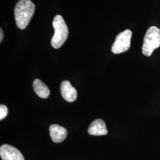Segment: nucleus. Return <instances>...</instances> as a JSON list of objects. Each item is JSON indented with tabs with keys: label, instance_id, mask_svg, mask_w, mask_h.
<instances>
[{
	"label": "nucleus",
	"instance_id": "nucleus-3",
	"mask_svg": "<svg viewBox=\"0 0 160 160\" xmlns=\"http://www.w3.org/2000/svg\"><path fill=\"white\" fill-rule=\"evenodd\" d=\"M160 46V29L152 26L145 35L142 48V53L146 57H150L154 50Z\"/></svg>",
	"mask_w": 160,
	"mask_h": 160
},
{
	"label": "nucleus",
	"instance_id": "nucleus-2",
	"mask_svg": "<svg viewBox=\"0 0 160 160\" xmlns=\"http://www.w3.org/2000/svg\"><path fill=\"white\" fill-rule=\"evenodd\" d=\"M52 24L55 33L52 38L51 43L53 48L58 49L62 46L67 39L68 29L63 17L60 15H57L54 17Z\"/></svg>",
	"mask_w": 160,
	"mask_h": 160
},
{
	"label": "nucleus",
	"instance_id": "nucleus-7",
	"mask_svg": "<svg viewBox=\"0 0 160 160\" xmlns=\"http://www.w3.org/2000/svg\"><path fill=\"white\" fill-rule=\"evenodd\" d=\"M49 132L52 140L55 143L63 142L67 136V131L65 128L56 124L52 125L49 127Z\"/></svg>",
	"mask_w": 160,
	"mask_h": 160
},
{
	"label": "nucleus",
	"instance_id": "nucleus-11",
	"mask_svg": "<svg viewBox=\"0 0 160 160\" xmlns=\"http://www.w3.org/2000/svg\"><path fill=\"white\" fill-rule=\"evenodd\" d=\"M0 42H1L2 40L3 39V32L2 29H0Z\"/></svg>",
	"mask_w": 160,
	"mask_h": 160
},
{
	"label": "nucleus",
	"instance_id": "nucleus-8",
	"mask_svg": "<svg viewBox=\"0 0 160 160\" xmlns=\"http://www.w3.org/2000/svg\"><path fill=\"white\" fill-rule=\"evenodd\" d=\"M88 132L90 135L94 136L106 135L108 133L105 122L100 119L92 122L88 128Z\"/></svg>",
	"mask_w": 160,
	"mask_h": 160
},
{
	"label": "nucleus",
	"instance_id": "nucleus-4",
	"mask_svg": "<svg viewBox=\"0 0 160 160\" xmlns=\"http://www.w3.org/2000/svg\"><path fill=\"white\" fill-rule=\"evenodd\" d=\"M132 33L130 30H126L118 34L112 46V51L114 54H119L127 51L131 47Z\"/></svg>",
	"mask_w": 160,
	"mask_h": 160
},
{
	"label": "nucleus",
	"instance_id": "nucleus-6",
	"mask_svg": "<svg viewBox=\"0 0 160 160\" xmlns=\"http://www.w3.org/2000/svg\"><path fill=\"white\" fill-rule=\"evenodd\" d=\"M61 93L63 98L68 102H73L77 99V92L68 81H63L61 85Z\"/></svg>",
	"mask_w": 160,
	"mask_h": 160
},
{
	"label": "nucleus",
	"instance_id": "nucleus-1",
	"mask_svg": "<svg viewBox=\"0 0 160 160\" xmlns=\"http://www.w3.org/2000/svg\"><path fill=\"white\" fill-rule=\"evenodd\" d=\"M35 6L30 0H20L14 8V17L17 27L26 28L34 14Z\"/></svg>",
	"mask_w": 160,
	"mask_h": 160
},
{
	"label": "nucleus",
	"instance_id": "nucleus-5",
	"mask_svg": "<svg viewBox=\"0 0 160 160\" xmlns=\"http://www.w3.org/2000/svg\"><path fill=\"white\" fill-rule=\"evenodd\" d=\"M0 156L2 160H24L18 149L7 144L1 146Z\"/></svg>",
	"mask_w": 160,
	"mask_h": 160
},
{
	"label": "nucleus",
	"instance_id": "nucleus-10",
	"mask_svg": "<svg viewBox=\"0 0 160 160\" xmlns=\"http://www.w3.org/2000/svg\"><path fill=\"white\" fill-rule=\"evenodd\" d=\"M8 114V109L5 105L1 104L0 106V120L4 119Z\"/></svg>",
	"mask_w": 160,
	"mask_h": 160
},
{
	"label": "nucleus",
	"instance_id": "nucleus-9",
	"mask_svg": "<svg viewBox=\"0 0 160 160\" xmlns=\"http://www.w3.org/2000/svg\"><path fill=\"white\" fill-rule=\"evenodd\" d=\"M33 87L36 94L42 98H46L50 94L48 87L40 80L36 79L33 82Z\"/></svg>",
	"mask_w": 160,
	"mask_h": 160
}]
</instances>
